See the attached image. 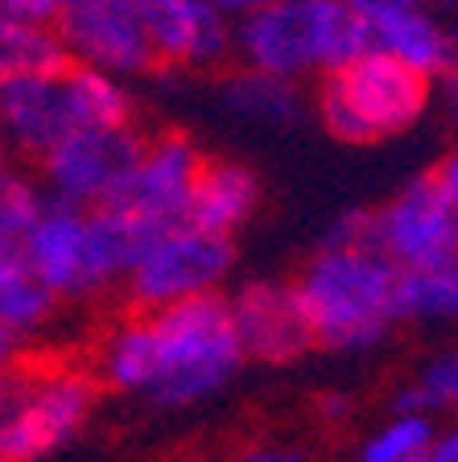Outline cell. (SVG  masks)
Wrapping results in <instances>:
<instances>
[{
	"mask_svg": "<svg viewBox=\"0 0 458 462\" xmlns=\"http://www.w3.org/2000/svg\"><path fill=\"white\" fill-rule=\"evenodd\" d=\"M314 346L363 351L401 322V269L368 244H326L297 277Z\"/></svg>",
	"mask_w": 458,
	"mask_h": 462,
	"instance_id": "1",
	"label": "cell"
},
{
	"mask_svg": "<svg viewBox=\"0 0 458 462\" xmlns=\"http://www.w3.org/2000/svg\"><path fill=\"white\" fill-rule=\"evenodd\" d=\"M236 46L248 67L265 75H331L372 50V25L343 0H268L265 9L239 21Z\"/></svg>",
	"mask_w": 458,
	"mask_h": 462,
	"instance_id": "2",
	"label": "cell"
},
{
	"mask_svg": "<svg viewBox=\"0 0 458 462\" xmlns=\"http://www.w3.org/2000/svg\"><path fill=\"white\" fill-rule=\"evenodd\" d=\"M149 327L157 346V372L145 396L162 409L207 401L244 367V351L228 314V293H202L165 310H149Z\"/></svg>",
	"mask_w": 458,
	"mask_h": 462,
	"instance_id": "3",
	"label": "cell"
},
{
	"mask_svg": "<svg viewBox=\"0 0 458 462\" xmlns=\"http://www.w3.org/2000/svg\"><path fill=\"white\" fill-rule=\"evenodd\" d=\"M430 104V79L409 70L384 50H368L322 87V120L347 144L405 133Z\"/></svg>",
	"mask_w": 458,
	"mask_h": 462,
	"instance_id": "4",
	"label": "cell"
},
{
	"mask_svg": "<svg viewBox=\"0 0 458 462\" xmlns=\"http://www.w3.org/2000/svg\"><path fill=\"white\" fill-rule=\"evenodd\" d=\"M231 264H236L231 240L178 223L145 248V256L128 269L120 285H125L128 301L149 314V310H165L173 301L220 293V285L231 277Z\"/></svg>",
	"mask_w": 458,
	"mask_h": 462,
	"instance_id": "5",
	"label": "cell"
},
{
	"mask_svg": "<svg viewBox=\"0 0 458 462\" xmlns=\"http://www.w3.org/2000/svg\"><path fill=\"white\" fill-rule=\"evenodd\" d=\"M141 136L128 125L120 128H75L54 149L42 153V178L46 194L70 207H107L120 194L128 170L141 157Z\"/></svg>",
	"mask_w": 458,
	"mask_h": 462,
	"instance_id": "6",
	"label": "cell"
},
{
	"mask_svg": "<svg viewBox=\"0 0 458 462\" xmlns=\"http://www.w3.org/2000/svg\"><path fill=\"white\" fill-rule=\"evenodd\" d=\"M372 244L401 273L434 269L458 256V219L434 173L413 178L384 211H372Z\"/></svg>",
	"mask_w": 458,
	"mask_h": 462,
	"instance_id": "7",
	"label": "cell"
},
{
	"mask_svg": "<svg viewBox=\"0 0 458 462\" xmlns=\"http://www.w3.org/2000/svg\"><path fill=\"white\" fill-rule=\"evenodd\" d=\"M96 375L70 364H54L38 372V384L29 393L0 462H33L42 454L70 442L96 409Z\"/></svg>",
	"mask_w": 458,
	"mask_h": 462,
	"instance_id": "8",
	"label": "cell"
},
{
	"mask_svg": "<svg viewBox=\"0 0 458 462\" xmlns=\"http://www.w3.org/2000/svg\"><path fill=\"white\" fill-rule=\"evenodd\" d=\"M21 264H25L58 301H83L99 293V281L91 273V252H87V211L70 207L62 199L42 202L33 227L21 244Z\"/></svg>",
	"mask_w": 458,
	"mask_h": 462,
	"instance_id": "9",
	"label": "cell"
},
{
	"mask_svg": "<svg viewBox=\"0 0 458 462\" xmlns=\"http://www.w3.org/2000/svg\"><path fill=\"white\" fill-rule=\"evenodd\" d=\"M54 33L67 54L107 75H141L157 62L128 0H70L58 13Z\"/></svg>",
	"mask_w": 458,
	"mask_h": 462,
	"instance_id": "10",
	"label": "cell"
},
{
	"mask_svg": "<svg viewBox=\"0 0 458 462\" xmlns=\"http://www.w3.org/2000/svg\"><path fill=\"white\" fill-rule=\"evenodd\" d=\"M228 314L244 359L289 364L314 346V330L297 301V289L285 281H248L228 298Z\"/></svg>",
	"mask_w": 458,
	"mask_h": 462,
	"instance_id": "11",
	"label": "cell"
},
{
	"mask_svg": "<svg viewBox=\"0 0 458 462\" xmlns=\"http://www.w3.org/2000/svg\"><path fill=\"white\" fill-rule=\"evenodd\" d=\"M199 170H202V153L194 149L191 136L162 133L141 144V157L128 170L125 186H120V194L112 202L162 223V227H178Z\"/></svg>",
	"mask_w": 458,
	"mask_h": 462,
	"instance_id": "12",
	"label": "cell"
},
{
	"mask_svg": "<svg viewBox=\"0 0 458 462\" xmlns=\"http://www.w3.org/2000/svg\"><path fill=\"white\" fill-rule=\"evenodd\" d=\"M75 128H83V120L70 96L67 67L46 70V75L0 79V133L21 153L42 157Z\"/></svg>",
	"mask_w": 458,
	"mask_h": 462,
	"instance_id": "13",
	"label": "cell"
},
{
	"mask_svg": "<svg viewBox=\"0 0 458 462\" xmlns=\"http://www.w3.org/2000/svg\"><path fill=\"white\" fill-rule=\"evenodd\" d=\"M157 62H220L231 50L228 21L207 0H128Z\"/></svg>",
	"mask_w": 458,
	"mask_h": 462,
	"instance_id": "14",
	"label": "cell"
},
{
	"mask_svg": "<svg viewBox=\"0 0 458 462\" xmlns=\"http://www.w3.org/2000/svg\"><path fill=\"white\" fill-rule=\"evenodd\" d=\"M257 202H260V186H257V178H252L248 165L202 162L182 223L207 231V236H223V240H231V236L248 223V215L257 211Z\"/></svg>",
	"mask_w": 458,
	"mask_h": 462,
	"instance_id": "15",
	"label": "cell"
},
{
	"mask_svg": "<svg viewBox=\"0 0 458 462\" xmlns=\"http://www.w3.org/2000/svg\"><path fill=\"white\" fill-rule=\"evenodd\" d=\"M162 231H170V227L145 219V215L128 211V207H116V202L91 207L87 211V252H91V273L99 281V293L120 285L128 277V269L145 256V248Z\"/></svg>",
	"mask_w": 458,
	"mask_h": 462,
	"instance_id": "16",
	"label": "cell"
},
{
	"mask_svg": "<svg viewBox=\"0 0 458 462\" xmlns=\"http://www.w3.org/2000/svg\"><path fill=\"white\" fill-rule=\"evenodd\" d=\"M372 25V50H384L397 62H405L409 70L434 79L442 70V58H446V29L434 17L417 9H397L384 13V17L368 21Z\"/></svg>",
	"mask_w": 458,
	"mask_h": 462,
	"instance_id": "17",
	"label": "cell"
},
{
	"mask_svg": "<svg viewBox=\"0 0 458 462\" xmlns=\"http://www.w3.org/2000/svg\"><path fill=\"white\" fill-rule=\"evenodd\" d=\"M96 372L116 393H149L153 372H157V346H153L149 314H136L112 330L99 346Z\"/></svg>",
	"mask_w": 458,
	"mask_h": 462,
	"instance_id": "18",
	"label": "cell"
},
{
	"mask_svg": "<svg viewBox=\"0 0 458 462\" xmlns=\"http://www.w3.org/2000/svg\"><path fill=\"white\" fill-rule=\"evenodd\" d=\"M58 306H62V301H58L21 260H13V264L0 269V327L13 330L17 338L42 335V330L54 322Z\"/></svg>",
	"mask_w": 458,
	"mask_h": 462,
	"instance_id": "19",
	"label": "cell"
},
{
	"mask_svg": "<svg viewBox=\"0 0 458 462\" xmlns=\"http://www.w3.org/2000/svg\"><path fill=\"white\" fill-rule=\"evenodd\" d=\"M70 54L54 29L29 25V21L0 13V79L9 75H46L67 67Z\"/></svg>",
	"mask_w": 458,
	"mask_h": 462,
	"instance_id": "20",
	"label": "cell"
},
{
	"mask_svg": "<svg viewBox=\"0 0 458 462\" xmlns=\"http://www.w3.org/2000/svg\"><path fill=\"white\" fill-rule=\"evenodd\" d=\"M401 322L458 327V256L434 269L401 273Z\"/></svg>",
	"mask_w": 458,
	"mask_h": 462,
	"instance_id": "21",
	"label": "cell"
},
{
	"mask_svg": "<svg viewBox=\"0 0 458 462\" xmlns=\"http://www.w3.org/2000/svg\"><path fill=\"white\" fill-rule=\"evenodd\" d=\"M67 83L83 128H120L133 120V99L116 75L87 62H67Z\"/></svg>",
	"mask_w": 458,
	"mask_h": 462,
	"instance_id": "22",
	"label": "cell"
},
{
	"mask_svg": "<svg viewBox=\"0 0 458 462\" xmlns=\"http://www.w3.org/2000/svg\"><path fill=\"white\" fill-rule=\"evenodd\" d=\"M223 99L236 116L257 120V125H285L297 116V91L289 79L265 75V70H244L223 87Z\"/></svg>",
	"mask_w": 458,
	"mask_h": 462,
	"instance_id": "23",
	"label": "cell"
},
{
	"mask_svg": "<svg viewBox=\"0 0 458 462\" xmlns=\"http://www.w3.org/2000/svg\"><path fill=\"white\" fill-rule=\"evenodd\" d=\"M458 409V346H446L417 372L413 384H405L392 401V413H438Z\"/></svg>",
	"mask_w": 458,
	"mask_h": 462,
	"instance_id": "24",
	"label": "cell"
},
{
	"mask_svg": "<svg viewBox=\"0 0 458 462\" xmlns=\"http://www.w3.org/2000/svg\"><path fill=\"white\" fill-rule=\"evenodd\" d=\"M434 433H438V425L430 413H392L363 442L360 462H421Z\"/></svg>",
	"mask_w": 458,
	"mask_h": 462,
	"instance_id": "25",
	"label": "cell"
},
{
	"mask_svg": "<svg viewBox=\"0 0 458 462\" xmlns=\"http://www.w3.org/2000/svg\"><path fill=\"white\" fill-rule=\"evenodd\" d=\"M38 372H42V364H29V359H17L13 367L0 372V450H5L13 425H17L21 409H25V401H29V393L38 384Z\"/></svg>",
	"mask_w": 458,
	"mask_h": 462,
	"instance_id": "26",
	"label": "cell"
},
{
	"mask_svg": "<svg viewBox=\"0 0 458 462\" xmlns=\"http://www.w3.org/2000/svg\"><path fill=\"white\" fill-rule=\"evenodd\" d=\"M0 13L5 17L29 21V25H50L62 13V0H0Z\"/></svg>",
	"mask_w": 458,
	"mask_h": 462,
	"instance_id": "27",
	"label": "cell"
},
{
	"mask_svg": "<svg viewBox=\"0 0 458 462\" xmlns=\"http://www.w3.org/2000/svg\"><path fill=\"white\" fill-rule=\"evenodd\" d=\"M421 462H458V430H438L421 454Z\"/></svg>",
	"mask_w": 458,
	"mask_h": 462,
	"instance_id": "28",
	"label": "cell"
},
{
	"mask_svg": "<svg viewBox=\"0 0 458 462\" xmlns=\"http://www.w3.org/2000/svg\"><path fill=\"white\" fill-rule=\"evenodd\" d=\"M343 5L368 21L384 17V13H397V9H417V0H343Z\"/></svg>",
	"mask_w": 458,
	"mask_h": 462,
	"instance_id": "29",
	"label": "cell"
},
{
	"mask_svg": "<svg viewBox=\"0 0 458 462\" xmlns=\"http://www.w3.org/2000/svg\"><path fill=\"white\" fill-rule=\"evenodd\" d=\"M434 178H438L442 194H446V202H450V211H454V219H458V149L442 162V170L434 173Z\"/></svg>",
	"mask_w": 458,
	"mask_h": 462,
	"instance_id": "30",
	"label": "cell"
},
{
	"mask_svg": "<svg viewBox=\"0 0 458 462\" xmlns=\"http://www.w3.org/2000/svg\"><path fill=\"white\" fill-rule=\"evenodd\" d=\"M207 5L220 13L223 21H244V17H252L257 9H265L268 0H207Z\"/></svg>",
	"mask_w": 458,
	"mask_h": 462,
	"instance_id": "31",
	"label": "cell"
},
{
	"mask_svg": "<svg viewBox=\"0 0 458 462\" xmlns=\"http://www.w3.org/2000/svg\"><path fill=\"white\" fill-rule=\"evenodd\" d=\"M21 346H25V338H17L13 330L0 327V372L17 364V359H21Z\"/></svg>",
	"mask_w": 458,
	"mask_h": 462,
	"instance_id": "32",
	"label": "cell"
},
{
	"mask_svg": "<svg viewBox=\"0 0 458 462\" xmlns=\"http://www.w3.org/2000/svg\"><path fill=\"white\" fill-rule=\"evenodd\" d=\"M236 462H305L302 454H294V450H252V454H244V458H236Z\"/></svg>",
	"mask_w": 458,
	"mask_h": 462,
	"instance_id": "33",
	"label": "cell"
},
{
	"mask_svg": "<svg viewBox=\"0 0 458 462\" xmlns=\"http://www.w3.org/2000/svg\"><path fill=\"white\" fill-rule=\"evenodd\" d=\"M442 99H446L450 116H458V70H442Z\"/></svg>",
	"mask_w": 458,
	"mask_h": 462,
	"instance_id": "34",
	"label": "cell"
},
{
	"mask_svg": "<svg viewBox=\"0 0 458 462\" xmlns=\"http://www.w3.org/2000/svg\"><path fill=\"white\" fill-rule=\"evenodd\" d=\"M17 173H13V153H9V141L0 136V194H5V186L13 182Z\"/></svg>",
	"mask_w": 458,
	"mask_h": 462,
	"instance_id": "35",
	"label": "cell"
},
{
	"mask_svg": "<svg viewBox=\"0 0 458 462\" xmlns=\"http://www.w3.org/2000/svg\"><path fill=\"white\" fill-rule=\"evenodd\" d=\"M13 260H21V244H13V240H5V236H0V269H5V264H13Z\"/></svg>",
	"mask_w": 458,
	"mask_h": 462,
	"instance_id": "36",
	"label": "cell"
},
{
	"mask_svg": "<svg viewBox=\"0 0 458 462\" xmlns=\"http://www.w3.org/2000/svg\"><path fill=\"white\" fill-rule=\"evenodd\" d=\"M434 5H442V9H454L458 0H434Z\"/></svg>",
	"mask_w": 458,
	"mask_h": 462,
	"instance_id": "37",
	"label": "cell"
},
{
	"mask_svg": "<svg viewBox=\"0 0 458 462\" xmlns=\"http://www.w3.org/2000/svg\"><path fill=\"white\" fill-rule=\"evenodd\" d=\"M454 430H458V409H454Z\"/></svg>",
	"mask_w": 458,
	"mask_h": 462,
	"instance_id": "38",
	"label": "cell"
},
{
	"mask_svg": "<svg viewBox=\"0 0 458 462\" xmlns=\"http://www.w3.org/2000/svg\"><path fill=\"white\" fill-rule=\"evenodd\" d=\"M62 5H70V0H62Z\"/></svg>",
	"mask_w": 458,
	"mask_h": 462,
	"instance_id": "39",
	"label": "cell"
},
{
	"mask_svg": "<svg viewBox=\"0 0 458 462\" xmlns=\"http://www.w3.org/2000/svg\"><path fill=\"white\" fill-rule=\"evenodd\" d=\"M355 462H360V458H355Z\"/></svg>",
	"mask_w": 458,
	"mask_h": 462,
	"instance_id": "40",
	"label": "cell"
}]
</instances>
